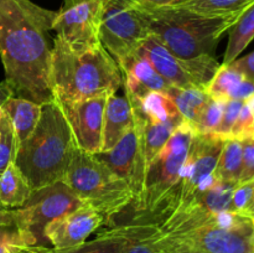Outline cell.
<instances>
[{"label":"cell","instance_id":"6da1fadb","mask_svg":"<svg viewBox=\"0 0 254 253\" xmlns=\"http://www.w3.org/2000/svg\"><path fill=\"white\" fill-rule=\"evenodd\" d=\"M56 15L30 0H0V59L14 97L41 106L54 99L50 32Z\"/></svg>","mask_w":254,"mask_h":253},{"label":"cell","instance_id":"7a4b0ae2","mask_svg":"<svg viewBox=\"0 0 254 253\" xmlns=\"http://www.w3.org/2000/svg\"><path fill=\"white\" fill-rule=\"evenodd\" d=\"M50 84L57 101H82L117 93L122 87V73L102 44L76 51L56 36L52 41Z\"/></svg>","mask_w":254,"mask_h":253},{"label":"cell","instance_id":"3957f363","mask_svg":"<svg viewBox=\"0 0 254 253\" xmlns=\"http://www.w3.org/2000/svg\"><path fill=\"white\" fill-rule=\"evenodd\" d=\"M76 143L56 98L42 104L36 128L21 141L15 165L26 178L31 190L64 180Z\"/></svg>","mask_w":254,"mask_h":253},{"label":"cell","instance_id":"277c9868","mask_svg":"<svg viewBox=\"0 0 254 253\" xmlns=\"http://www.w3.org/2000/svg\"><path fill=\"white\" fill-rule=\"evenodd\" d=\"M141 9L148 19L150 34L155 35L169 51L183 59L215 56L221 36L243 12L228 16H205L179 5Z\"/></svg>","mask_w":254,"mask_h":253},{"label":"cell","instance_id":"5b68a950","mask_svg":"<svg viewBox=\"0 0 254 253\" xmlns=\"http://www.w3.org/2000/svg\"><path fill=\"white\" fill-rule=\"evenodd\" d=\"M79 198L103 216L113 217L133 203L134 195L128 184L113 173L96 154L76 146L64 178Z\"/></svg>","mask_w":254,"mask_h":253},{"label":"cell","instance_id":"8992f818","mask_svg":"<svg viewBox=\"0 0 254 253\" xmlns=\"http://www.w3.org/2000/svg\"><path fill=\"white\" fill-rule=\"evenodd\" d=\"M156 243L163 253H254V218L228 212L184 232L164 233L159 228Z\"/></svg>","mask_w":254,"mask_h":253},{"label":"cell","instance_id":"52a82bcc","mask_svg":"<svg viewBox=\"0 0 254 253\" xmlns=\"http://www.w3.org/2000/svg\"><path fill=\"white\" fill-rule=\"evenodd\" d=\"M193 135L192 129L184 122L150 161L146 169L143 192L134 205L139 216L134 217L133 222L153 223L154 216L178 181Z\"/></svg>","mask_w":254,"mask_h":253},{"label":"cell","instance_id":"ba28073f","mask_svg":"<svg viewBox=\"0 0 254 253\" xmlns=\"http://www.w3.org/2000/svg\"><path fill=\"white\" fill-rule=\"evenodd\" d=\"M223 140L215 134L193 135L178 181L154 216L153 223H160L169 215L183 210L215 180L213 171Z\"/></svg>","mask_w":254,"mask_h":253},{"label":"cell","instance_id":"9c48e42d","mask_svg":"<svg viewBox=\"0 0 254 253\" xmlns=\"http://www.w3.org/2000/svg\"><path fill=\"white\" fill-rule=\"evenodd\" d=\"M149 35L148 19L136 0H103L99 41L116 62L138 51Z\"/></svg>","mask_w":254,"mask_h":253},{"label":"cell","instance_id":"30bf717a","mask_svg":"<svg viewBox=\"0 0 254 253\" xmlns=\"http://www.w3.org/2000/svg\"><path fill=\"white\" fill-rule=\"evenodd\" d=\"M139 52L171 87L178 88L206 91L220 67L216 57L211 55L193 59L176 56L153 34L149 35L141 44Z\"/></svg>","mask_w":254,"mask_h":253},{"label":"cell","instance_id":"8fae6325","mask_svg":"<svg viewBox=\"0 0 254 253\" xmlns=\"http://www.w3.org/2000/svg\"><path fill=\"white\" fill-rule=\"evenodd\" d=\"M126 98L133 111L134 124L140 130L145 163L149 166L184 119L166 93L151 92L143 98L126 94Z\"/></svg>","mask_w":254,"mask_h":253},{"label":"cell","instance_id":"7c38bea8","mask_svg":"<svg viewBox=\"0 0 254 253\" xmlns=\"http://www.w3.org/2000/svg\"><path fill=\"white\" fill-rule=\"evenodd\" d=\"M83 205L86 203L67 184L57 181L34 190L22 207L15 208V225L34 236L37 246H44V228L47 223Z\"/></svg>","mask_w":254,"mask_h":253},{"label":"cell","instance_id":"4fadbf2b","mask_svg":"<svg viewBox=\"0 0 254 253\" xmlns=\"http://www.w3.org/2000/svg\"><path fill=\"white\" fill-rule=\"evenodd\" d=\"M103 0H64L52 31L72 50L82 51L101 44L99 25Z\"/></svg>","mask_w":254,"mask_h":253},{"label":"cell","instance_id":"5bb4252c","mask_svg":"<svg viewBox=\"0 0 254 253\" xmlns=\"http://www.w3.org/2000/svg\"><path fill=\"white\" fill-rule=\"evenodd\" d=\"M96 156L128 184L134 195L133 205H135L143 192L148 168L144 156L143 139L138 126L134 124L133 128L113 148L101 151Z\"/></svg>","mask_w":254,"mask_h":253},{"label":"cell","instance_id":"9a60e30c","mask_svg":"<svg viewBox=\"0 0 254 253\" xmlns=\"http://www.w3.org/2000/svg\"><path fill=\"white\" fill-rule=\"evenodd\" d=\"M107 96L82 101L60 102L76 146L86 153L102 150V126Z\"/></svg>","mask_w":254,"mask_h":253},{"label":"cell","instance_id":"2e32d148","mask_svg":"<svg viewBox=\"0 0 254 253\" xmlns=\"http://www.w3.org/2000/svg\"><path fill=\"white\" fill-rule=\"evenodd\" d=\"M104 222L103 216L89 206L83 205L77 210L55 218L44 228V240L54 250H67L86 242Z\"/></svg>","mask_w":254,"mask_h":253},{"label":"cell","instance_id":"e0dca14e","mask_svg":"<svg viewBox=\"0 0 254 253\" xmlns=\"http://www.w3.org/2000/svg\"><path fill=\"white\" fill-rule=\"evenodd\" d=\"M122 73V87L124 93L143 98L151 92L166 93L170 84L151 67L148 60L139 52L117 62Z\"/></svg>","mask_w":254,"mask_h":253},{"label":"cell","instance_id":"ac0fdd59","mask_svg":"<svg viewBox=\"0 0 254 253\" xmlns=\"http://www.w3.org/2000/svg\"><path fill=\"white\" fill-rule=\"evenodd\" d=\"M134 126V117L130 103L124 97L112 93L107 96L102 126V150L113 148Z\"/></svg>","mask_w":254,"mask_h":253},{"label":"cell","instance_id":"d6986e66","mask_svg":"<svg viewBox=\"0 0 254 253\" xmlns=\"http://www.w3.org/2000/svg\"><path fill=\"white\" fill-rule=\"evenodd\" d=\"M158 223L130 222L108 230L118 253H163L156 243Z\"/></svg>","mask_w":254,"mask_h":253},{"label":"cell","instance_id":"ffe728a7","mask_svg":"<svg viewBox=\"0 0 254 253\" xmlns=\"http://www.w3.org/2000/svg\"><path fill=\"white\" fill-rule=\"evenodd\" d=\"M206 92L213 98L245 102L254 96V83L243 74L238 73L230 64H220Z\"/></svg>","mask_w":254,"mask_h":253},{"label":"cell","instance_id":"44dd1931","mask_svg":"<svg viewBox=\"0 0 254 253\" xmlns=\"http://www.w3.org/2000/svg\"><path fill=\"white\" fill-rule=\"evenodd\" d=\"M2 109L9 117L15 135L20 144L21 141L26 140L36 128L41 116L42 106L29 99L11 96L5 102Z\"/></svg>","mask_w":254,"mask_h":253},{"label":"cell","instance_id":"7402d4cb","mask_svg":"<svg viewBox=\"0 0 254 253\" xmlns=\"http://www.w3.org/2000/svg\"><path fill=\"white\" fill-rule=\"evenodd\" d=\"M32 190L24 174L15 165L9 164L0 176V205L6 210H15L24 206Z\"/></svg>","mask_w":254,"mask_h":253},{"label":"cell","instance_id":"603a6c76","mask_svg":"<svg viewBox=\"0 0 254 253\" xmlns=\"http://www.w3.org/2000/svg\"><path fill=\"white\" fill-rule=\"evenodd\" d=\"M228 44L222 64L235 61L254 37V4L250 5L240 15L235 24L227 30Z\"/></svg>","mask_w":254,"mask_h":253},{"label":"cell","instance_id":"cb8c5ba5","mask_svg":"<svg viewBox=\"0 0 254 253\" xmlns=\"http://www.w3.org/2000/svg\"><path fill=\"white\" fill-rule=\"evenodd\" d=\"M169 98L175 104L176 109L180 116L183 117L184 122L192 126L197 122L201 111L205 104L210 99V96L205 89L196 88H178V87H170L166 92Z\"/></svg>","mask_w":254,"mask_h":253},{"label":"cell","instance_id":"d4e9b609","mask_svg":"<svg viewBox=\"0 0 254 253\" xmlns=\"http://www.w3.org/2000/svg\"><path fill=\"white\" fill-rule=\"evenodd\" d=\"M241 164H242V141L237 139H225L213 171V178L216 180L238 184Z\"/></svg>","mask_w":254,"mask_h":253},{"label":"cell","instance_id":"484cf974","mask_svg":"<svg viewBox=\"0 0 254 253\" xmlns=\"http://www.w3.org/2000/svg\"><path fill=\"white\" fill-rule=\"evenodd\" d=\"M252 4L254 0H189L179 6L205 16H228L241 14Z\"/></svg>","mask_w":254,"mask_h":253},{"label":"cell","instance_id":"4316f807","mask_svg":"<svg viewBox=\"0 0 254 253\" xmlns=\"http://www.w3.org/2000/svg\"><path fill=\"white\" fill-rule=\"evenodd\" d=\"M19 141L15 135L9 117L0 108V176L10 163L15 160Z\"/></svg>","mask_w":254,"mask_h":253},{"label":"cell","instance_id":"83f0119b","mask_svg":"<svg viewBox=\"0 0 254 253\" xmlns=\"http://www.w3.org/2000/svg\"><path fill=\"white\" fill-rule=\"evenodd\" d=\"M26 246H37L34 236L17 228L15 222L0 225V253H19Z\"/></svg>","mask_w":254,"mask_h":253},{"label":"cell","instance_id":"f1b7e54d","mask_svg":"<svg viewBox=\"0 0 254 253\" xmlns=\"http://www.w3.org/2000/svg\"><path fill=\"white\" fill-rule=\"evenodd\" d=\"M45 253H118L116 242L108 230L99 233L94 240L86 241L82 245L67 250H54V248L41 246Z\"/></svg>","mask_w":254,"mask_h":253},{"label":"cell","instance_id":"f546056e","mask_svg":"<svg viewBox=\"0 0 254 253\" xmlns=\"http://www.w3.org/2000/svg\"><path fill=\"white\" fill-rule=\"evenodd\" d=\"M225 103L226 101H223V99L210 97L207 103L205 104L203 109L201 111L197 122H196L195 126H192L193 133L212 134L213 131H215L216 126L220 123Z\"/></svg>","mask_w":254,"mask_h":253},{"label":"cell","instance_id":"4dcf8cb0","mask_svg":"<svg viewBox=\"0 0 254 253\" xmlns=\"http://www.w3.org/2000/svg\"><path fill=\"white\" fill-rule=\"evenodd\" d=\"M228 139H254V96L243 102Z\"/></svg>","mask_w":254,"mask_h":253},{"label":"cell","instance_id":"1f68e13d","mask_svg":"<svg viewBox=\"0 0 254 253\" xmlns=\"http://www.w3.org/2000/svg\"><path fill=\"white\" fill-rule=\"evenodd\" d=\"M231 210L237 215L254 218V180L236 186L231 200Z\"/></svg>","mask_w":254,"mask_h":253},{"label":"cell","instance_id":"d6a6232c","mask_svg":"<svg viewBox=\"0 0 254 253\" xmlns=\"http://www.w3.org/2000/svg\"><path fill=\"white\" fill-rule=\"evenodd\" d=\"M243 102L242 101H226L225 107H223L222 116H221L220 123L216 126L215 131L212 134L220 136L222 139H228L230 138L231 130H232V126L235 124L236 119H237L238 113L241 111V107H242Z\"/></svg>","mask_w":254,"mask_h":253},{"label":"cell","instance_id":"836d02e7","mask_svg":"<svg viewBox=\"0 0 254 253\" xmlns=\"http://www.w3.org/2000/svg\"><path fill=\"white\" fill-rule=\"evenodd\" d=\"M254 180V139L242 140V164L238 184Z\"/></svg>","mask_w":254,"mask_h":253},{"label":"cell","instance_id":"e575fe53","mask_svg":"<svg viewBox=\"0 0 254 253\" xmlns=\"http://www.w3.org/2000/svg\"><path fill=\"white\" fill-rule=\"evenodd\" d=\"M230 64L233 69L238 72V73L243 74L246 78L254 81V52H250L246 56L241 57V59H236Z\"/></svg>","mask_w":254,"mask_h":253},{"label":"cell","instance_id":"d590c367","mask_svg":"<svg viewBox=\"0 0 254 253\" xmlns=\"http://www.w3.org/2000/svg\"><path fill=\"white\" fill-rule=\"evenodd\" d=\"M136 1L144 9H156V7L169 6L173 0H136Z\"/></svg>","mask_w":254,"mask_h":253},{"label":"cell","instance_id":"8d00e7d4","mask_svg":"<svg viewBox=\"0 0 254 253\" xmlns=\"http://www.w3.org/2000/svg\"><path fill=\"white\" fill-rule=\"evenodd\" d=\"M14 222V210H6L0 205V225H10Z\"/></svg>","mask_w":254,"mask_h":253},{"label":"cell","instance_id":"74e56055","mask_svg":"<svg viewBox=\"0 0 254 253\" xmlns=\"http://www.w3.org/2000/svg\"><path fill=\"white\" fill-rule=\"evenodd\" d=\"M11 96L12 92L10 91L9 87H7L4 82H1V83H0V108H2L5 102H6Z\"/></svg>","mask_w":254,"mask_h":253},{"label":"cell","instance_id":"f35d334b","mask_svg":"<svg viewBox=\"0 0 254 253\" xmlns=\"http://www.w3.org/2000/svg\"><path fill=\"white\" fill-rule=\"evenodd\" d=\"M19 253H45L42 251L41 246H26L22 250H20Z\"/></svg>","mask_w":254,"mask_h":253},{"label":"cell","instance_id":"ab89813d","mask_svg":"<svg viewBox=\"0 0 254 253\" xmlns=\"http://www.w3.org/2000/svg\"><path fill=\"white\" fill-rule=\"evenodd\" d=\"M189 1V0H173L171 5H179V4H183V2Z\"/></svg>","mask_w":254,"mask_h":253}]
</instances>
